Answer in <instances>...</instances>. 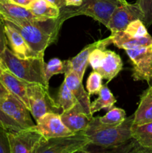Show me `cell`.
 <instances>
[{"instance_id":"1","label":"cell","mask_w":152,"mask_h":153,"mask_svg":"<svg viewBox=\"0 0 152 153\" xmlns=\"http://www.w3.org/2000/svg\"><path fill=\"white\" fill-rule=\"evenodd\" d=\"M3 21L17 30L29 47L40 55H44L46 49L57 41L60 29L64 22L60 16L23 22Z\"/></svg>"},{"instance_id":"2","label":"cell","mask_w":152,"mask_h":153,"mask_svg":"<svg viewBox=\"0 0 152 153\" xmlns=\"http://www.w3.org/2000/svg\"><path fill=\"white\" fill-rule=\"evenodd\" d=\"M134 115L126 117L120 125L106 126L100 123L98 117L91 119L84 132L89 138L91 145L97 146L98 149L94 152H111L115 148L125 144L132 139L131 127Z\"/></svg>"},{"instance_id":"3","label":"cell","mask_w":152,"mask_h":153,"mask_svg":"<svg viewBox=\"0 0 152 153\" xmlns=\"http://www.w3.org/2000/svg\"><path fill=\"white\" fill-rule=\"evenodd\" d=\"M0 60L5 70L16 77L29 83H38L49 88L45 78L43 57L20 58L7 47L0 57Z\"/></svg>"},{"instance_id":"4","label":"cell","mask_w":152,"mask_h":153,"mask_svg":"<svg viewBox=\"0 0 152 153\" xmlns=\"http://www.w3.org/2000/svg\"><path fill=\"white\" fill-rule=\"evenodd\" d=\"M122 4L118 0H83L78 7L64 6L60 9V17L63 22L74 16L84 15L107 27L112 14Z\"/></svg>"},{"instance_id":"5","label":"cell","mask_w":152,"mask_h":153,"mask_svg":"<svg viewBox=\"0 0 152 153\" xmlns=\"http://www.w3.org/2000/svg\"><path fill=\"white\" fill-rule=\"evenodd\" d=\"M90 143L84 131L62 137L43 138L35 153H74L84 152Z\"/></svg>"},{"instance_id":"6","label":"cell","mask_w":152,"mask_h":153,"mask_svg":"<svg viewBox=\"0 0 152 153\" xmlns=\"http://www.w3.org/2000/svg\"><path fill=\"white\" fill-rule=\"evenodd\" d=\"M29 111L35 120L45 114L59 113L61 109L56 101L51 97L49 88L38 83H28L27 85Z\"/></svg>"},{"instance_id":"7","label":"cell","mask_w":152,"mask_h":153,"mask_svg":"<svg viewBox=\"0 0 152 153\" xmlns=\"http://www.w3.org/2000/svg\"><path fill=\"white\" fill-rule=\"evenodd\" d=\"M10 153H35L45 138L35 128H22L16 131H7Z\"/></svg>"},{"instance_id":"8","label":"cell","mask_w":152,"mask_h":153,"mask_svg":"<svg viewBox=\"0 0 152 153\" xmlns=\"http://www.w3.org/2000/svg\"><path fill=\"white\" fill-rule=\"evenodd\" d=\"M132 63V77L135 81H152V51L150 46L126 49Z\"/></svg>"},{"instance_id":"9","label":"cell","mask_w":152,"mask_h":153,"mask_svg":"<svg viewBox=\"0 0 152 153\" xmlns=\"http://www.w3.org/2000/svg\"><path fill=\"white\" fill-rule=\"evenodd\" d=\"M0 108L24 128L35 126L28 107L10 93L4 97H0Z\"/></svg>"},{"instance_id":"10","label":"cell","mask_w":152,"mask_h":153,"mask_svg":"<svg viewBox=\"0 0 152 153\" xmlns=\"http://www.w3.org/2000/svg\"><path fill=\"white\" fill-rule=\"evenodd\" d=\"M138 19L143 22V13L138 4H122L114 10L107 28L111 33L125 31L130 22Z\"/></svg>"},{"instance_id":"11","label":"cell","mask_w":152,"mask_h":153,"mask_svg":"<svg viewBox=\"0 0 152 153\" xmlns=\"http://www.w3.org/2000/svg\"><path fill=\"white\" fill-rule=\"evenodd\" d=\"M36 123L35 128L46 139L74 134L64 125L59 113L49 112L45 114L36 120Z\"/></svg>"},{"instance_id":"12","label":"cell","mask_w":152,"mask_h":153,"mask_svg":"<svg viewBox=\"0 0 152 153\" xmlns=\"http://www.w3.org/2000/svg\"><path fill=\"white\" fill-rule=\"evenodd\" d=\"M66 65V72L64 82L67 87L75 96L77 102L83 108L85 113L90 119L93 118V114L90 111V100L88 92L85 91L82 84V81L79 79L77 73H75L69 64L68 61H64Z\"/></svg>"},{"instance_id":"13","label":"cell","mask_w":152,"mask_h":153,"mask_svg":"<svg viewBox=\"0 0 152 153\" xmlns=\"http://www.w3.org/2000/svg\"><path fill=\"white\" fill-rule=\"evenodd\" d=\"M112 43L111 36L103 40H98L91 44L87 45L85 46L76 56L72 58V59L67 60L72 70L77 73L79 79L83 81V76H84L85 71L86 70L88 64H89V57L91 52L96 48H101V49H105L107 46Z\"/></svg>"},{"instance_id":"14","label":"cell","mask_w":152,"mask_h":153,"mask_svg":"<svg viewBox=\"0 0 152 153\" xmlns=\"http://www.w3.org/2000/svg\"><path fill=\"white\" fill-rule=\"evenodd\" d=\"M4 24V31L7 39V44L10 46V50L16 56L20 58H40V55L32 50L20 33L13 27L3 21Z\"/></svg>"},{"instance_id":"15","label":"cell","mask_w":152,"mask_h":153,"mask_svg":"<svg viewBox=\"0 0 152 153\" xmlns=\"http://www.w3.org/2000/svg\"><path fill=\"white\" fill-rule=\"evenodd\" d=\"M0 18L11 22H23L37 20L40 18L34 16L28 7L14 4L10 1L0 2Z\"/></svg>"},{"instance_id":"16","label":"cell","mask_w":152,"mask_h":153,"mask_svg":"<svg viewBox=\"0 0 152 153\" xmlns=\"http://www.w3.org/2000/svg\"><path fill=\"white\" fill-rule=\"evenodd\" d=\"M61 117L64 125L74 133L86 130L91 120L78 102L72 108L62 112Z\"/></svg>"},{"instance_id":"17","label":"cell","mask_w":152,"mask_h":153,"mask_svg":"<svg viewBox=\"0 0 152 153\" xmlns=\"http://www.w3.org/2000/svg\"><path fill=\"white\" fill-rule=\"evenodd\" d=\"M0 81L9 93L20 100L29 109V102L27 94V85L29 82L16 77L7 70H3L0 76Z\"/></svg>"},{"instance_id":"18","label":"cell","mask_w":152,"mask_h":153,"mask_svg":"<svg viewBox=\"0 0 152 153\" xmlns=\"http://www.w3.org/2000/svg\"><path fill=\"white\" fill-rule=\"evenodd\" d=\"M110 36L112 43L119 49H123L125 50L139 46H148L152 41V37L151 35L138 38L132 37L125 31L111 33Z\"/></svg>"},{"instance_id":"19","label":"cell","mask_w":152,"mask_h":153,"mask_svg":"<svg viewBox=\"0 0 152 153\" xmlns=\"http://www.w3.org/2000/svg\"><path fill=\"white\" fill-rule=\"evenodd\" d=\"M105 59L97 71L101 75L103 79L109 82L114 79L122 70L123 64L120 56L116 52L110 50H105Z\"/></svg>"},{"instance_id":"20","label":"cell","mask_w":152,"mask_h":153,"mask_svg":"<svg viewBox=\"0 0 152 153\" xmlns=\"http://www.w3.org/2000/svg\"><path fill=\"white\" fill-rule=\"evenodd\" d=\"M152 121V91L148 88L140 97L139 106L134 114L133 125H139Z\"/></svg>"},{"instance_id":"21","label":"cell","mask_w":152,"mask_h":153,"mask_svg":"<svg viewBox=\"0 0 152 153\" xmlns=\"http://www.w3.org/2000/svg\"><path fill=\"white\" fill-rule=\"evenodd\" d=\"M28 8L40 18H58L60 16V8L46 0H34Z\"/></svg>"},{"instance_id":"22","label":"cell","mask_w":152,"mask_h":153,"mask_svg":"<svg viewBox=\"0 0 152 153\" xmlns=\"http://www.w3.org/2000/svg\"><path fill=\"white\" fill-rule=\"evenodd\" d=\"M116 102V99L109 89L107 85H102L99 93L98 97L90 105V111L92 114L96 113L101 109H109L113 107Z\"/></svg>"},{"instance_id":"23","label":"cell","mask_w":152,"mask_h":153,"mask_svg":"<svg viewBox=\"0 0 152 153\" xmlns=\"http://www.w3.org/2000/svg\"><path fill=\"white\" fill-rule=\"evenodd\" d=\"M56 102L58 107L62 110V112L66 111L72 108L77 103V100L69 90V88L67 87L66 84L65 83L64 81L60 86Z\"/></svg>"},{"instance_id":"24","label":"cell","mask_w":152,"mask_h":153,"mask_svg":"<svg viewBox=\"0 0 152 153\" xmlns=\"http://www.w3.org/2000/svg\"><path fill=\"white\" fill-rule=\"evenodd\" d=\"M126 117V113L125 110L119 108L113 107L104 116L101 117H98V121L103 125L115 126L122 123L125 120Z\"/></svg>"},{"instance_id":"25","label":"cell","mask_w":152,"mask_h":153,"mask_svg":"<svg viewBox=\"0 0 152 153\" xmlns=\"http://www.w3.org/2000/svg\"><path fill=\"white\" fill-rule=\"evenodd\" d=\"M45 78L46 83L49 85V80L53 76L57 74H64L66 72V65L64 61L58 58H52L44 65Z\"/></svg>"},{"instance_id":"26","label":"cell","mask_w":152,"mask_h":153,"mask_svg":"<svg viewBox=\"0 0 152 153\" xmlns=\"http://www.w3.org/2000/svg\"><path fill=\"white\" fill-rule=\"evenodd\" d=\"M125 31L132 37H138V38L139 37H148L150 35L147 31L146 25H145L142 20L139 19H135L130 22L127 28H125Z\"/></svg>"},{"instance_id":"27","label":"cell","mask_w":152,"mask_h":153,"mask_svg":"<svg viewBox=\"0 0 152 153\" xmlns=\"http://www.w3.org/2000/svg\"><path fill=\"white\" fill-rule=\"evenodd\" d=\"M102 76L98 71L93 70L90 73L86 81V89L89 95L98 94L102 87Z\"/></svg>"},{"instance_id":"28","label":"cell","mask_w":152,"mask_h":153,"mask_svg":"<svg viewBox=\"0 0 152 153\" xmlns=\"http://www.w3.org/2000/svg\"><path fill=\"white\" fill-rule=\"evenodd\" d=\"M106 57L105 49L96 48L91 52L89 57V64L92 67V70L97 71L102 65Z\"/></svg>"},{"instance_id":"29","label":"cell","mask_w":152,"mask_h":153,"mask_svg":"<svg viewBox=\"0 0 152 153\" xmlns=\"http://www.w3.org/2000/svg\"><path fill=\"white\" fill-rule=\"evenodd\" d=\"M136 4L143 13V22L146 27L152 25V0H137Z\"/></svg>"},{"instance_id":"30","label":"cell","mask_w":152,"mask_h":153,"mask_svg":"<svg viewBox=\"0 0 152 153\" xmlns=\"http://www.w3.org/2000/svg\"><path fill=\"white\" fill-rule=\"evenodd\" d=\"M0 126L8 131H16L24 128L14 120L7 116L1 108H0Z\"/></svg>"},{"instance_id":"31","label":"cell","mask_w":152,"mask_h":153,"mask_svg":"<svg viewBox=\"0 0 152 153\" xmlns=\"http://www.w3.org/2000/svg\"><path fill=\"white\" fill-rule=\"evenodd\" d=\"M7 131L0 126V153H10Z\"/></svg>"},{"instance_id":"32","label":"cell","mask_w":152,"mask_h":153,"mask_svg":"<svg viewBox=\"0 0 152 153\" xmlns=\"http://www.w3.org/2000/svg\"><path fill=\"white\" fill-rule=\"evenodd\" d=\"M7 47V39L4 31V24L0 18V57Z\"/></svg>"},{"instance_id":"33","label":"cell","mask_w":152,"mask_h":153,"mask_svg":"<svg viewBox=\"0 0 152 153\" xmlns=\"http://www.w3.org/2000/svg\"><path fill=\"white\" fill-rule=\"evenodd\" d=\"M33 1L34 0H10V2L23 6V7H28Z\"/></svg>"},{"instance_id":"34","label":"cell","mask_w":152,"mask_h":153,"mask_svg":"<svg viewBox=\"0 0 152 153\" xmlns=\"http://www.w3.org/2000/svg\"><path fill=\"white\" fill-rule=\"evenodd\" d=\"M83 2V0H65L66 6L68 7H78Z\"/></svg>"},{"instance_id":"35","label":"cell","mask_w":152,"mask_h":153,"mask_svg":"<svg viewBox=\"0 0 152 153\" xmlns=\"http://www.w3.org/2000/svg\"><path fill=\"white\" fill-rule=\"evenodd\" d=\"M46 1H49L52 4H55L56 5L58 8H62L63 7L66 6V3H65V0H46Z\"/></svg>"},{"instance_id":"36","label":"cell","mask_w":152,"mask_h":153,"mask_svg":"<svg viewBox=\"0 0 152 153\" xmlns=\"http://www.w3.org/2000/svg\"><path fill=\"white\" fill-rule=\"evenodd\" d=\"M9 94H10L9 91L6 89L5 87L3 85V84L0 81V97H4V96H7Z\"/></svg>"},{"instance_id":"37","label":"cell","mask_w":152,"mask_h":153,"mask_svg":"<svg viewBox=\"0 0 152 153\" xmlns=\"http://www.w3.org/2000/svg\"><path fill=\"white\" fill-rule=\"evenodd\" d=\"M118 1H120V2L122 3V4H127V3H128V1H127L126 0H118Z\"/></svg>"},{"instance_id":"38","label":"cell","mask_w":152,"mask_h":153,"mask_svg":"<svg viewBox=\"0 0 152 153\" xmlns=\"http://www.w3.org/2000/svg\"><path fill=\"white\" fill-rule=\"evenodd\" d=\"M0 67H1V68H2L3 70H5V68H4V65H3V64H2V62H1V60H0Z\"/></svg>"},{"instance_id":"39","label":"cell","mask_w":152,"mask_h":153,"mask_svg":"<svg viewBox=\"0 0 152 153\" xmlns=\"http://www.w3.org/2000/svg\"><path fill=\"white\" fill-rule=\"evenodd\" d=\"M7 1H10V0H0V2H7Z\"/></svg>"},{"instance_id":"40","label":"cell","mask_w":152,"mask_h":153,"mask_svg":"<svg viewBox=\"0 0 152 153\" xmlns=\"http://www.w3.org/2000/svg\"><path fill=\"white\" fill-rule=\"evenodd\" d=\"M3 69L1 68V67H0V76H1V73H2V71H3Z\"/></svg>"},{"instance_id":"41","label":"cell","mask_w":152,"mask_h":153,"mask_svg":"<svg viewBox=\"0 0 152 153\" xmlns=\"http://www.w3.org/2000/svg\"><path fill=\"white\" fill-rule=\"evenodd\" d=\"M150 48H151V51H152V41H151V45H150Z\"/></svg>"},{"instance_id":"42","label":"cell","mask_w":152,"mask_h":153,"mask_svg":"<svg viewBox=\"0 0 152 153\" xmlns=\"http://www.w3.org/2000/svg\"><path fill=\"white\" fill-rule=\"evenodd\" d=\"M149 89H150V90H151V91H152V85H151V86L150 87H149Z\"/></svg>"}]
</instances>
